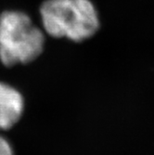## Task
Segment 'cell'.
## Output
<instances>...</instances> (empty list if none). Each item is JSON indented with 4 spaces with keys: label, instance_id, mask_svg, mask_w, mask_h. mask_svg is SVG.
Wrapping results in <instances>:
<instances>
[{
    "label": "cell",
    "instance_id": "obj_3",
    "mask_svg": "<svg viewBox=\"0 0 154 155\" xmlns=\"http://www.w3.org/2000/svg\"><path fill=\"white\" fill-rule=\"evenodd\" d=\"M23 109L21 94L9 84L0 82V130L12 128L20 121Z\"/></svg>",
    "mask_w": 154,
    "mask_h": 155
},
{
    "label": "cell",
    "instance_id": "obj_1",
    "mask_svg": "<svg viewBox=\"0 0 154 155\" xmlns=\"http://www.w3.org/2000/svg\"><path fill=\"white\" fill-rule=\"evenodd\" d=\"M46 32L56 38L81 42L99 29V17L89 0H48L40 8Z\"/></svg>",
    "mask_w": 154,
    "mask_h": 155
},
{
    "label": "cell",
    "instance_id": "obj_2",
    "mask_svg": "<svg viewBox=\"0 0 154 155\" xmlns=\"http://www.w3.org/2000/svg\"><path fill=\"white\" fill-rule=\"evenodd\" d=\"M44 35L27 14L6 10L0 14V61L11 67L38 58L44 48Z\"/></svg>",
    "mask_w": 154,
    "mask_h": 155
},
{
    "label": "cell",
    "instance_id": "obj_4",
    "mask_svg": "<svg viewBox=\"0 0 154 155\" xmlns=\"http://www.w3.org/2000/svg\"><path fill=\"white\" fill-rule=\"evenodd\" d=\"M0 155H13L11 145L2 136H0Z\"/></svg>",
    "mask_w": 154,
    "mask_h": 155
}]
</instances>
